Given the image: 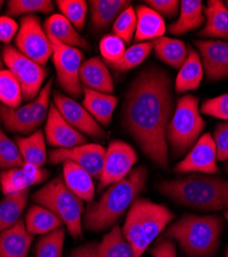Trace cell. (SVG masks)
<instances>
[{
    "instance_id": "19",
    "label": "cell",
    "mask_w": 228,
    "mask_h": 257,
    "mask_svg": "<svg viewBox=\"0 0 228 257\" xmlns=\"http://www.w3.org/2000/svg\"><path fill=\"white\" fill-rule=\"evenodd\" d=\"M79 78L87 89L110 95L114 92L111 74L104 62L99 58H91L81 64Z\"/></svg>"
},
{
    "instance_id": "44",
    "label": "cell",
    "mask_w": 228,
    "mask_h": 257,
    "mask_svg": "<svg viewBox=\"0 0 228 257\" xmlns=\"http://www.w3.org/2000/svg\"><path fill=\"white\" fill-rule=\"evenodd\" d=\"M213 140L216 146L217 161L228 160V121L217 125Z\"/></svg>"
},
{
    "instance_id": "50",
    "label": "cell",
    "mask_w": 228,
    "mask_h": 257,
    "mask_svg": "<svg viewBox=\"0 0 228 257\" xmlns=\"http://www.w3.org/2000/svg\"><path fill=\"white\" fill-rule=\"evenodd\" d=\"M224 217H225L226 220L228 221V211H225V212H224Z\"/></svg>"
},
{
    "instance_id": "43",
    "label": "cell",
    "mask_w": 228,
    "mask_h": 257,
    "mask_svg": "<svg viewBox=\"0 0 228 257\" xmlns=\"http://www.w3.org/2000/svg\"><path fill=\"white\" fill-rule=\"evenodd\" d=\"M200 111L205 115L228 120V94L205 100L201 104Z\"/></svg>"
},
{
    "instance_id": "22",
    "label": "cell",
    "mask_w": 228,
    "mask_h": 257,
    "mask_svg": "<svg viewBox=\"0 0 228 257\" xmlns=\"http://www.w3.org/2000/svg\"><path fill=\"white\" fill-rule=\"evenodd\" d=\"M89 4L92 27L96 31L108 28L124 10L131 7L128 0H92Z\"/></svg>"
},
{
    "instance_id": "7",
    "label": "cell",
    "mask_w": 228,
    "mask_h": 257,
    "mask_svg": "<svg viewBox=\"0 0 228 257\" xmlns=\"http://www.w3.org/2000/svg\"><path fill=\"white\" fill-rule=\"evenodd\" d=\"M204 125L199 114L198 99L190 95L180 98L167 127V141L174 155L179 157L190 149L201 134Z\"/></svg>"
},
{
    "instance_id": "40",
    "label": "cell",
    "mask_w": 228,
    "mask_h": 257,
    "mask_svg": "<svg viewBox=\"0 0 228 257\" xmlns=\"http://www.w3.org/2000/svg\"><path fill=\"white\" fill-rule=\"evenodd\" d=\"M137 27V15L132 7L124 10L114 21L112 32L115 36L124 41V44H131L133 36H135Z\"/></svg>"
},
{
    "instance_id": "23",
    "label": "cell",
    "mask_w": 228,
    "mask_h": 257,
    "mask_svg": "<svg viewBox=\"0 0 228 257\" xmlns=\"http://www.w3.org/2000/svg\"><path fill=\"white\" fill-rule=\"evenodd\" d=\"M84 107L101 124L107 126L112 119V114L117 105V98L110 94L100 93L90 89H84Z\"/></svg>"
},
{
    "instance_id": "30",
    "label": "cell",
    "mask_w": 228,
    "mask_h": 257,
    "mask_svg": "<svg viewBox=\"0 0 228 257\" xmlns=\"http://www.w3.org/2000/svg\"><path fill=\"white\" fill-rule=\"evenodd\" d=\"M153 48L159 60L176 69L182 67L188 56L184 42L179 39L162 36L153 41Z\"/></svg>"
},
{
    "instance_id": "34",
    "label": "cell",
    "mask_w": 228,
    "mask_h": 257,
    "mask_svg": "<svg viewBox=\"0 0 228 257\" xmlns=\"http://www.w3.org/2000/svg\"><path fill=\"white\" fill-rule=\"evenodd\" d=\"M153 49V42H141L129 48L124 52L123 56L115 63L108 65L118 71L131 70L144 62Z\"/></svg>"
},
{
    "instance_id": "29",
    "label": "cell",
    "mask_w": 228,
    "mask_h": 257,
    "mask_svg": "<svg viewBox=\"0 0 228 257\" xmlns=\"http://www.w3.org/2000/svg\"><path fill=\"white\" fill-rule=\"evenodd\" d=\"M16 144L25 164L41 168L47 162L46 140L43 131H36L28 137H18Z\"/></svg>"
},
{
    "instance_id": "28",
    "label": "cell",
    "mask_w": 228,
    "mask_h": 257,
    "mask_svg": "<svg viewBox=\"0 0 228 257\" xmlns=\"http://www.w3.org/2000/svg\"><path fill=\"white\" fill-rule=\"evenodd\" d=\"M0 120L11 132L29 134L33 130L32 103H28L18 108L0 104Z\"/></svg>"
},
{
    "instance_id": "9",
    "label": "cell",
    "mask_w": 228,
    "mask_h": 257,
    "mask_svg": "<svg viewBox=\"0 0 228 257\" xmlns=\"http://www.w3.org/2000/svg\"><path fill=\"white\" fill-rule=\"evenodd\" d=\"M17 50L39 65H46L53 55L51 41L41 27L36 16L28 15L21 19V25L16 35Z\"/></svg>"
},
{
    "instance_id": "2",
    "label": "cell",
    "mask_w": 228,
    "mask_h": 257,
    "mask_svg": "<svg viewBox=\"0 0 228 257\" xmlns=\"http://www.w3.org/2000/svg\"><path fill=\"white\" fill-rule=\"evenodd\" d=\"M147 180V170L138 167L122 180L110 185L104 195L86 212V229L98 232L105 230L123 215L143 191Z\"/></svg>"
},
{
    "instance_id": "51",
    "label": "cell",
    "mask_w": 228,
    "mask_h": 257,
    "mask_svg": "<svg viewBox=\"0 0 228 257\" xmlns=\"http://www.w3.org/2000/svg\"><path fill=\"white\" fill-rule=\"evenodd\" d=\"M224 257H228V246L226 247V250H225V256Z\"/></svg>"
},
{
    "instance_id": "6",
    "label": "cell",
    "mask_w": 228,
    "mask_h": 257,
    "mask_svg": "<svg viewBox=\"0 0 228 257\" xmlns=\"http://www.w3.org/2000/svg\"><path fill=\"white\" fill-rule=\"evenodd\" d=\"M33 200L55 213L66 225L71 237H81V216L85 212V204L66 186L63 178L56 177L41 187L34 194Z\"/></svg>"
},
{
    "instance_id": "36",
    "label": "cell",
    "mask_w": 228,
    "mask_h": 257,
    "mask_svg": "<svg viewBox=\"0 0 228 257\" xmlns=\"http://www.w3.org/2000/svg\"><path fill=\"white\" fill-rule=\"evenodd\" d=\"M65 240V229L59 227L39 239L36 247V257H62Z\"/></svg>"
},
{
    "instance_id": "3",
    "label": "cell",
    "mask_w": 228,
    "mask_h": 257,
    "mask_svg": "<svg viewBox=\"0 0 228 257\" xmlns=\"http://www.w3.org/2000/svg\"><path fill=\"white\" fill-rule=\"evenodd\" d=\"M158 190L174 202L199 211H228V180L192 174L161 182Z\"/></svg>"
},
{
    "instance_id": "32",
    "label": "cell",
    "mask_w": 228,
    "mask_h": 257,
    "mask_svg": "<svg viewBox=\"0 0 228 257\" xmlns=\"http://www.w3.org/2000/svg\"><path fill=\"white\" fill-rule=\"evenodd\" d=\"M29 190L8 195L0 202V231L15 225L27 206Z\"/></svg>"
},
{
    "instance_id": "20",
    "label": "cell",
    "mask_w": 228,
    "mask_h": 257,
    "mask_svg": "<svg viewBox=\"0 0 228 257\" xmlns=\"http://www.w3.org/2000/svg\"><path fill=\"white\" fill-rule=\"evenodd\" d=\"M45 31L48 37L55 39L62 45L71 48L89 49V44L82 38L69 21L60 14H55L47 19Z\"/></svg>"
},
{
    "instance_id": "8",
    "label": "cell",
    "mask_w": 228,
    "mask_h": 257,
    "mask_svg": "<svg viewBox=\"0 0 228 257\" xmlns=\"http://www.w3.org/2000/svg\"><path fill=\"white\" fill-rule=\"evenodd\" d=\"M3 58L9 70L20 82L24 99H35L47 77L46 69L9 45L4 48Z\"/></svg>"
},
{
    "instance_id": "1",
    "label": "cell",
    "mask_w": 228,
    "mask_h": 257,
    "mask_svg": "<svg viewBox=\"0 0 228 257\" xmlns=\"http://www.w3.org/2000/svg\"><path fill=\"white\" fill-rule=\"evenodd\" d=\"M171 79L163 70L151 67L132 83L124 105V123L154 164L169 168L167 127L173 113Z\"/></svg>"
},
{
    "instance_id": "53",
    "label": "cell",
    "mask_w": 228,
    "mask_h": 257,
    "mask_svg": "<svg viewBox=\"0 0 228 257\" xmlns=\"http://www.w3.org/2000/svg\"><path fill=\"white\" fill-rule=\"evenodd\" d=\"M226 7L228 8V2H226Z\"/></svg>"
},
{
    "instance_id": "31",
    "label": "cell",
    "mask_w": 228,
    "mask_h": 257,
    "mask_svg": "<svg viewBox=\"0 0 228 257\" xmlns=\"http://www.w3.org/2000/svg\"><path fill=\"white\" fill-rule=\"evenodd\" d=\"M25 225L31 234H45L62 227L63 222L48 208L32 206L26 215Z\"/></svg>"
},
{
    "instance_id": "24",
    "label": "cell",
    "mask_w": 228,
    "mask_h": 257,
    "mask_svg": "<svg viewBox=\"0 0 228 257\" xmlns=\"http://www.w3.org/2000/svg\"><path fill=\"white\" fill-rule=\"evenodd\" d=\"M180 7L179 19L169 26V32L177 36L199 28L204 22V8L200 0H182Z\"/></svg>"
},
{
    "instance_id": "11",
    "label": "cell",
    "mask_w": 228,
    "mask_h": 257,
    "mask_svg": "<svg viewBox=\"0 0 228 257\" xmlns=\"http://www.w3.org/2000/svg\"><path fill=\"white\" fill-rule=\"evenodd\" d=\"M137 159L135 149L130 144L119 140L112 141L105 153L102 175L99 179V190L126 178Z\"/></svg>"
},
{
    "instance_id": "12",
    "label": "cell",
    "mask_w": 228,
    "mask_h": 257,
    "mask_svg": "<svg viewBox=\"0 0 228 257\" xmlns=\"http://www.w3.org/2000/svg\"><path fill=\"white\" fill-rule=\"evenodd\" d=\"M106 149L100 144H82L72 148H57L50 154L52 164L72 162L85 169L95 179H100Z\"/></svg>"
},
{
    "instance_id": "42",
    "label": "cell",
    "mask_w": 228,
    "mask_h": 257,
    "mask_svg": "<svg viewBox=\"0 0 228 257\" xmlns=\"http://www.w3.org/2000/svg\"><path fill=\"white\" fill-rule=\"evenodd\" d=\"M53 85V79H50L45 87L40 90L37 97L32 102V114H33V130L37 128L45 121L48 115V106Z\"/></svg>"
},
{
    "instance_id": "35",
    "label": "cell",
    "mask_w": 228,
    "mask_h": 257,
    "mask_svg": "<svg viewBox=\"0 0 228 257\" xmlns=\"http://www.w3.org/2000/svg\"><path fill=\"white\" fill-rule=\"evenodd\" d=\"M23 100V92L16 76L10 70H0V102L18 108Z\"/></svg>"
},
{
    "instance_id": "33",
    "label": "cell",
    "mask_w": 228,
    "mask_h": 257,
    "mask_svg": "<svg viewBox=\"0 0 228 257\" xmlns=\"http://www.w3.org/2000/svg\"><path fill=\"white\" fill-rule=\"evenodd\" d=\"M97 252L100 257H134L131 244L117 225L103 237L97 245Z\"/></svg>"
},
{
    "instance_id": "14",
    "label": "cell",
    "mask_w": 228,
    "mask_h": 257,
    "mask_svg": "<svg viewBox=\"0 0 228 257\" xmlns=\"http://www.w3.org/2000/svg\"><path fill=\"white\" fill-rule=\"evenodd\" d=\"M54 103L60 114L75 130L95 139L104 138V130L84 106L59 92L54 94Z\"/></svg>"
},
{
    "instance_id": "38",
    "label": "cell",
    "mask_w": 228,
    "mask_h": 257,
    "mask_svg": "<svg viewBox=\"0 0 228 257\" xmlns=\"http://www.w3.org/2000/svg\"><path fill=\"white\" fill-rule=\"evenodd\" d=\"M18 145L13 142L0 126V169L11 170L24 166Z\"/></svg>"
},
{
    "instance_id": "26",
    "label": "cell",
    "mask_w": 228,
    "mask_h": 257,
    "mask_svg": "<svg viewBox=\"0 0 228 257\" xmlns=\"http://www.w3.org/2000/svg\"><path fill=\"white\" fill-rule=\"evenodd\" d=\"M136 15L135 40L137 42L162 37L165 32V24L159 14L146 6H138Z\"/></svg>"
},
{
    "instance_id": "17",
    "label": "cell",
    "mask_w": 228,
    "mask_h": 257,
    "mask_svg": "<svg viewBox=\"0 0 228 257\" xmlns=\"http://www.w3.org/2000/svg\"><path fill=\"white\" fill-rule=\"evenodd\" d=\"M50 173L47 170L24 164L23 167L0 172V187L6 196L27 190L30 186L43 183Z\"/></svg>"
},
{
    "instance_id": "39",
    "label": "cell",
    "mask_w": 228,
    "mask_h": 257,
    "mask_svg": "<svg viewBox=\"0 0 228 257\" xmlns=\"http://www.w3.org/2000/svg\"><path fill=\"white\" fill-rule=\"evenodd\" d=\"M54 11V4L50 0H10L7 14L10 17L32 13L50 14Z\"/></svg>"
},
{
    "instance_id": "52",
    "label": "cell",
    "mask_w": 228,
    "mask_h": 257,
    "mask_svg": "<svg viewBox=\"0 0 228 257\" xmlns=\"http://www.w3.org/2000/svg\"><path fill=\"white\" fill-rule=\"evenodd\" d=\"M225 169H226V171L228 172V163H226V164H225Z\"/></svg>"
},
{
    "instance_id": "15",
    "label": "cell",
    "mask_w": 228,
    "mask_h": 257,
    "mask_svg": "<svg viewBox=\"0 0 228 257\" xmlns=\"http://www.w3.org/2000/svg\"><path fill=\"white\" fill-rule=\"evenodd\" d=\"M195 45L202 58L206 78L219 80L228 77V44L220 40H197Z\"/></svg>"
},
{
    "instance_id": "49",
    "label": "cell",
    "mask_w": 228,
    "mask_h": 257,
    "mask_svg": "<svg viewBox=\"0 0 228 257\" xmlns=\"http://www.w3.org/2000/svg\"><path fill=\"white\" fill-rule=\"evenodd\" d=\"M4 69V58L2 56V53H0V70Z\"/></svg>"
},
{
    "instance_id": "25",
    "label": "cell",
    "mask_w": 228,
    "mask_h": 257,
    "mask_svg": "<svg viewBox=\"0 0 228 257\" xmlns=\"http://www.w3.org/2000/svg\"><path fill=\"white\" fill-rule=\"evenodd\" d=\"M206 24L198 33L203 37L228 39V9L220 0H210L203 10Z\"/></svg>"
},
{
    "instance_id": "54",
    "label": "cell",
    "mask_w": 228,
    "mask_h": 257,
    "mask_svg": "<svg viewBox=\"0 0 228 257\" xmlns=\"http://www.w3.org/2000/svg\"><path fill=\"white\" fill-rule=\"evenodd\" d=\"M2 4H3V2H0V6H2Z\"/></svg>"
},
{
    "instance_id": "5",
    "label": "cell",
    "mask_w": 228,
    "mask_h": 257,
    "mask_svg": "<svg viewBox=\"0 0 228 257\" xmlns=\"http://www.w3.org/2000/svg\"><path fill=\"white\" fill-rule=\"evenodd\" d=\"M223 224V218L219 215L187 214L167 229L165 238L176 240L191 257H209L219 245Z\"/></svg>"
},
{
    "instance_id": "13",
    "label": "cell",
    "mask_w": 228,
    "mask_h": 257,
    "mask_svg": "<svg viewBox=\"0 0 228 257\" xmlns=\"http://www.w3.org/2000/svg\"><path fill=\"white\" fill-rule=\"evenodd\" d=\"M174 172L178 174L190 172L217 174L219 172L216 146L210 133H205L197 140L189 154L177 164Z\"/></svg>"
},
{
    "instance_id": "27",
    "label": "cell",
    "mask_w": 228,
    "mask_h": 257,
    "mask_svg": "<svg viewBox=\"0 0 228 257\" xmlns=\"http://www.w3.org/2000/svg\"><path fill=\"white\" fill-rule=\"evenodd\" d=\"M202 77L203 69L199 55L190 49L187 59L184 62L177 75L175 83L176 92L178 94H183L185 92L196 90L199 87Z\"/></svg>"
},
{
    "instance_id": "48",
    "label": "cell",
    "mask_w": 228,
    "mask_h": 257,
    "mask_svg": "<svg viewBox=\"0 0 228 257\" xmlns=\"http://www.w3.org/2000/svg\"><path fill=\"white\" fill-rule=\"evenodd\" d=\"M97 243H88L72 251L70 257H100L97 252Z\"/></svg>"
},
{
    "instance_id": "10",
    "label": "cell",
    "mask_w": 228,
    "mask_h": 257,
    "mask_svg": "<svg viewBox=\"0 0 228 257\" xmlns=\"http://www.w3.org/2000/svg\"><path fill=\"white\" fill-rule=\"evenodd\" d=\"M53 47V62L57 71V79L67 94L78 98L82 93L79 71L82 64V53L76 49L62 45L50 38Z\"/></svg>"
},
{
    "instance_id": "16",
    "label": "cell",
    "mask_w": 228,
    "mask_h": 257,
    "mask_svg": "<svg viewBox=\"0 0 228 257\" xmlns=\"http://www.w3.org/2000/svg\"><path fill=\"white\" fill-rule=\"evenodd\" d=\"M46 137L50 145L58 148H72L87 143V138L63 118L55 105L50 106Z\"/></svg>"
},
{
    "instance_id": "37",
    "label": "cell",
    "mask_w": 228,
    "mask_h": 257,
    "mask_svg": "<svg viewBox=\"0 0 228 257\" xmlns=\"http://www.w3.org/2000/svg\"><path fill=\"white\" fill-rule=\"evenodd\" d=\"M57 6L69 22L78 30L85 27L88 4L85 0H58Z\"/></svg>"
},
{
    "instance_id": "41",
    "label": "cell",
    "mask_w": 228,
    "mask_h": 257,
    "mask_svg": "<svg viewBox=\"0 0 228 257\" xmlns=\"http://www.w3.org/2000/svg\"><path fill=\"white\" fill-rule=\"evenodd\" d=\"M100 52L107 64L115 63L126 52V44L114 34L106 35L100 42Z\"/></svg>"
},
{
    "instance_id": "46",
    "label": "cell",
    "mask_w": 228,
    "mask_h": 257,
    "mask_svg": "<svg viewBox=\"0 0 228 257\" xmlns=\"http://www.w3.org/2000/svg\"><path fill=\"white\" fill-rule=\"evenodd\" d=\"M18 31L19 26L15 20L9 16L0 17V41L6 45H10Z\"/></svg>"
},
{
    "instance_id": "18",
    "label": "cell",
    "mask_w": 228,
    "mask_h": 257,
    "mask_svg": "<svg viewBox=\"0 0 228 257\" xmlns=\"http://www.w3.org/2000/svg\"><path fill=\"white\" fill-rule=\"evenodd\" d=\"M33 241L23 219L0 231V257H27Z\"/></svg>"
},
{
    "instance_id": "45",
    "label": "cell",
    "mask_w": 228,
    "mask_h": 257,
    "mask_svg": "<svg viewBox=\"0 0 228 257\" xmlns=\"http://www.w3.org/2000/svg\"><path fill=\"white\" fill-rule=\"evenodd\" d=\"M146 4L160 16L167 17H174L180 7V3L177 0H148Z\"/></svg>"
},
{
    "instance_id": "4",
    "label": "cell",
    "mask_w": 228,
    "mask_h": 257,
    "mask_svg": "<svg viewBox=\"0 0 228 257\" xmlns=\"http://www.w3.org/2000/svg\"><path fill=\"white\" fill-rule=\"evenodd\" d=\"M174 219L170 209L150 200L137 199L131 206L122 233L131 244L134 257H142L157 235Z\"/></svg>"
},
{
    "instance_id": "47",
    "label": "cell",
    "mask_w": 228,
    "mask_h": 257,
    "mask_svg": "<svg viewBox=\"0 0 228 257\" xmlns=\"http://www.w3.org/2000/svg\"><path fill=\"white\" fill-rule=\"evenodd\" d=\"M149 253L153 257H177L176 245L171 239H159Z\"/></svg>"
},
{
    "instance_id": "21",
    "label": "cell",
    "mask_w": 228,
    "mask_h": 257,
    "mask_svg": "<svg viewBox=\"0 0 228 257\" xmlns=\"http://www.w3.org/2000/svg\"><path fill=\"white\" fill-rule=\"evenodd\" d=\"M63 180L66 186L84 202L92 203L95 197L93 177L72 162L63 163Z\"/></svg>"
}]
</instances>
